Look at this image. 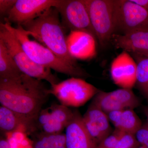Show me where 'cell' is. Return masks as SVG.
I'll list each match as a JSON object with an SVG mask.
<instances>
[{
  "instance_id": "30",
  "label": "cell",
  "mask_w": 148,
  "mask_h": 148,
  "mask_svg": "<svg viewBox=\"0 0 148 148\" xmlns=\"http://www.w3.org/2000/svg\"><path fill=\"white\" fill-rule=\"evenodd\" d=\"M146 116L147 117V121L148 122V108L147 109V110L146 111Z\"/></svg>"
},
{
  "instance_id": "12",
  "label": "cell",
  "mask_w": 148,
  "mask_h": 148,
  "mask_svg": "<svg viewBox=\"0 0 148 148\" xmlns=\"http://www.w3.org/2000/svg\"><path fill=\"white\" fill-rule=\"evenodd\" d=\"M65 130L66 148H98V145L85 127L82 116L77 110L74 111L73 118Z\"/></svg>"
},
{
  "instance_id": "26",
  "label": "cell",
  "mask_w": 148,
  "mask_h": 148,
  "mask_svg": "<svg viewBox=\"0 0 148 148\" xmlns=\"http://www.w3.org/2000/svg\"><path fill=\"white\" fill-rule=\"evenodd\" d=\"M16 0H0V15L1 18L7 16ZM4 18V19H5Z\"/></svg>"
},
{
  "instance_id": "15",
  "label": "cell",
  "mask_w": 148,
  "mask_h": 148,
  "mask_svg": "<svg viewBox=\"0 0 148 148\" xmlns=\"http://www.w3.org/2000/svg\"><path fill=\"white\" fill-rule=\"evenodd\" d=\"M21 130L29 135L36 133L34 125L10 109L0 106V132L5 136L8 133Z\"/></svg>"
},
{
  "instance_id": "19",
  "label": "cell",
  "mask_w": 148,
  "mask_h": 148,
  "mask_svg": "<svg viewBox=\"0 0 148 148\" xmlns=\"http://www.w3.org/2000/svg\"><path fill=\"white\" fill-rule=\"evenodd\" d=\"M132 54L137 64L136 84L148 101V56Z\"/></svg>"
},
{
  "instance_id": "1",
  "label": "cell",
  "mask_w": 148,
  "mask_h": 148,
  "mask_svg": "<svg viewBox=\"0 0 148 148\" xmlns=\"http://www.w3.org/2000/svg\"><path fill=\"white\" fill-rule=\"evenodd\" d=\"M49 89L42 80L24 74L15 79H0V103L35 126L37 116L50 95Z\"/></svg>"
},
{
  "instance_id": "20",
  "label": "cell",
  "mask_w": 148,
  "mask_h": 148,
  "mask_svg": "<svg viewBox=\"0 0 148 148\" xmlns=\"http://www.w3.org/2000/svg\"><path fill=\"white\" fill-rule=\"evenodd\" d=\"M108 92L111 98L124 109L134 110L140 105V101L132 89L121 88Z\"/></svg>"
},
{
  "instance_id": "17",
  "label": "cell",
  "mask_w": 148,
  "mask_h": 148,
  "mask_svg": "<svg viewBox=\"0 0 148 148\" xmlns=\"http://www.w3.org/2000/svg\"><path fill=\"white\" fill-rule=\"evenodd\" d=\"M23 74L5 44L0 39V79H15Z\"/></svg>"
},
{
  "instance_id": "23",
  "label": "cell",
  "mask_w": 148,
  "mask_h": 148,
  "mask_svg": "<svg viewBox=\"0 0 148 148\" xmlns=\"http://www.w3.org/2000/svg\"><path fill=\"white\" fill-rule=\"evenodd\" d=\"M140 146L135 135L122 131L116 148H138Z\"/></svg>"
},
{
  "instance_id": "7",
  "label": "cell",
  "mask_w": 148,
  "mask_h": 148,
  "mask_svg": "<svg viewBox=\"0 0 148 148\" xmlns=\"http://www.w3.org/2000/svg\"><path fill=\"white\" fill-rule=\"evenodd\" d=\"M115 30L125 34L137 30L148 29V13L132 0H114Z\"/></svg>"
},
{
  "instance_id": "27",
  "label": "cell",
  "mask_w": 148,
  "mask_h": 148,
  "mask_svg": "<svg viewBox=\"0 0 148 148\" xmlns=\"http://www.w3.org/2000/svg\"><path fill=\"white\" fill-rule=\"evenodd\" d=\"M51 148H66V138L64 133L55 135Z\"/></svg>"
},
{
  "instance_id": "18",
  "label": "cell",
  "mask_w": 148,
  "mask_h": 148,
  "mask_svg": "<svg viewBox=\"0 0 148 148\" xmlns=\"http://www.w3.org/2000/svg\"><path fill=\"white\" fill-rule=\"evenodd\" d=\"M36 124L38 132L55 135L63 133L66 127L51 116L49 108L42 109L38 114Z\"/></svg>"
},
{
  "instance_id": "14",
  "label": "cell",
  "mask_w": 148,
  "mask_h": 148,
  "mask_svg": "<svg viewBox=\"0 0 148 148\" xmlns=\"http://www.w3.org/2000/svg\"><path fill=\"white\" fill-rule=\"evenodd\" d=\"M69 52L75 59H87L96 54L95 38L86 32L73 31L67 36Z\"/></svg>"
},
{
  "instance_id": "8",
  "label": "cell",
  "mask_w": 148,
  "mask_h": 148,
  "mask_svg": "<svg viewBox=\"0 0 148 148\" xmlns=\"http://www.w3.org/2000/svg\"><path fill=\"white\" fill-rule=\"evenodd\" d=\"M56 8L61 15L65 29L71 32H86L96 38L85 0H61Z\"/></svg>"
},
{
  "instance_id": "22",
  "label": "cell",
  "mask_w": 148,
  "mask_h": 148,
  "mask_svg": "<svg viewBox=\"0 0 148 148\" xmlns=\"http://www.w3.org/2000/svg\"><path fill=\"white\" fill-rule=\"evenodd\" d=\"M55 135H48L40 132L35 133L32 135V148H51Z\"/></svg>"
},
{
  "instance_id": "4",
  "label": "cell",
  "mask_w": 148,
  "mask_h": 148,
  "mask_svg": "<svg viewBox=\"0 0 148 148\" xmlns=\"http://www.w3.org/2000/svg\"><path fill=\"white\" fill-rule=\"evenodd\" d=\"M0 39L3 41L17 66L23 73L36 79L45 80L51 85L60 82L51 69L36 64L24 51L17 38L5 23L0 24Z\"/></svg>"
},
{
  "instance_id": "24",
  "label": "cell",
  "mask_w": 148,
  "mask_h": 148,
  "mask_svg": "<svg viewBox=\"0 0 148 148\" xmlns=\"http://www.w3.org/2000/svg\"><path fill=\"white\" fill-rule=\"evenodd\" d=\"M121 132L119 130L115 129L98 145V148H116Z\"/></svg>"
},
{
  "instance_id": "21",
  "label": "cell",
  "mask_w": 148,
  "mask_h": 148,
  "mask_svg": "<svg viewBox=\"0 0 148 148\" xmlns=\"http://www.w3.org/2000/svg\"><path fill=\"white\" fill-rule=\"evenodd\" d=\"M49 108L51 116L66 127L74 116V111L61 104H52Z\"/></svg>"
},
{
  "instance_id": "3",
  "label": "cell",
  "mask_w": 148,
  "mask_h": 148,
  "mask_svg": "<svg viewBox=\"0 0 148 148\" xmlns=\"http://www.w3.org/2000/svg\"><path fill=\"white\" fill-rule=\"evenodd\" d=\"M5 23L15 35L29 58L36 64L72 77L87 76L88 74L79 66L76 67L65 62L47 48L30 39L29 35L21 25L14 27L8 22Z\"/></svg>"
},
{
  "instance_id": "10",
  "label": "cell",
  "mask_w": 148,
  "mask_h": 148,
  "mask_svg": "<svg viewBox=\"0 0 148 148\" xmlns=\"http://www.w3.org/2000/svg\"><path fill=\"white\" fill-rule=\"evenodd\" d=\"M111 77L121 88L132 89L136 84L137 64L128 52L123 51L111 64Z\"/></svg>"
},
{
  "instance_id": "9",
  "label": "cell",
  "mask_w": 148,
  "mask_h": 148,
  "mask_svg": "<svg viewBox=\"0 0 148 148\" xmlns=\"http://www.w3.org/2000/svg\"><path fill=\"white\" fill-rule=\"evenodd\" d=\"M61 0H16L5 22L21 25L35 19L45 11L56 8Z\"/></svg>"
},
{
  "instance_id": "25",
  "label": "cell",
  "mask_w": 148,
  "mask_h": 148,
  "mask_svg": "<svg viewBox=\"0 0 148 148\" xmlns=\"http://www.w3.org/2000/svg\"><path fill=\"white\" fill-rule=\"evenodd\" d=\"M135 137L140 145L148 148V122L143 124L135 134Z\"/></svg>"
},
{
  "instance_id": "16",
  "label": "cell",
  "mask_w": 148,
  "mask_h": 148,
  "mask_svg": "<svg viewBox=\"0 0 148 148\" xmlns=\"http://www.w3.org/2000/svg\"><path fill=\"white\" fill-rule=\"evenodd\" d=\"M115 129L135 135L143 125L142 122L132 109L113 111L108 114Z\"/></svg>"
},
{
  "instance_id": "5",
  "label": "cell",
  "mask_w": 148,
  "mask_h": 148,
  "mask_svg": "<svg viewBox=\"0 0 148 148\" xmlns=\"http://www.w3.org/2000/svg\"><path fill=\"white\" fill-rule=\"evenodd\" d=\"M100 90L81 78L72 77L51 85L50 95H53L61 105L78 108L83 106Z\"/></svg>"
},
{
  "instance_id": "11",
  "label": "cell",
  "mask_w": 148,
  "mask_h": 148,
  "mask_svg": "<svg viewBox=\"0 0 148 148\" xmlns=\"http://www.w3.org/2000/svg\"><path fill=\"white\" fill-rule=\"evenodd\" d=\"M82 120L88 132L98 145L112 132L108 114L92 102L83 116Z\"/></svg>"
},
{
  "instance_id": "2",
  "label": "cell",
  "mask_w": 148,
  "mask_h": 148,
  "mask_svg": "<svg viewBox=\"0 0 148 148\" xmlns=\"http://www.w3.org/2000/svg\"><path fill=\"white\" fill-rule=\"evenodd\" d=\"M29 36L42 43L60 59L72 66L79 67L70 54L64 27L55 7L45 11L37 18L21 25Z\"/></svg>"
},
{
  "instance_id": "6",
  "label": "cell",
  "mask_w": 148,
  "mask_h": 148,
  "mask_svg": "<svg viewBox=\"0 0 148 148\" xmlns=\"http://www.w3.org/2000/svg\"><path fill=\"white\" fill-rule=\"evenodd\" d=\"M96 38L102 47L110 42L115 31L114 0H85Z\"/></svg>"
},
{
  "instance_id": "28",
  "label": "cell",
  "mask_w": 148,
  "mask_h": 148,
  "mask_svg": "<svg viewBox=\"0 0 148 148\" xmlns=\"http://www.w3.org/2000/svg\"><path fill=\"white\" fill-rule=\"evenodd\" d=\"M0 148H11L8 140L2 135L0 138Z\"/></svg>"
},
{
  "instance_id": "31",
  "label": "cell",
  "mask_w": 148,
  "mask_h": 148,
  "mask_svg": "<svg viewBox=\"0 0 148 148\" xmlns=\"http://www.w3.org/2000/svg\"><path fill=\"white\" fill-rule=\"evenodd\" d=\"M138 148H147L146 147H144V146L140 145V147H138Z\"/></svg>"
},
{
  "instance_id": "29",
  "label": "cell",
  "mask_w": 148,
  "mask_h": 148,
  "mask_svg": "<svg viewBox=\"0 0 148 148\" xmlns=\"http://www.w3.org/2000/svg\"><path fill=\"white\" fill-rule=\"evenodd\" d=\"M132 1L141 6L148 13V0H132Z\"/></svg>"
},
{
  "instance_id": "13",
  "label": "cell",
  "mask_w": 148,
  "mask_h": 148,
  "mask_svg": "<svg viewBox=\"0 0 148 148\" xmlns=\"http://www.w3.org/2000/svg\"><path fill=\"white\" fill-rule=\"evenodd\" d=\"M112 39L117 48L132 54L148 56V29L123 34H113Z\"/></svg>"
}]
</instances>
